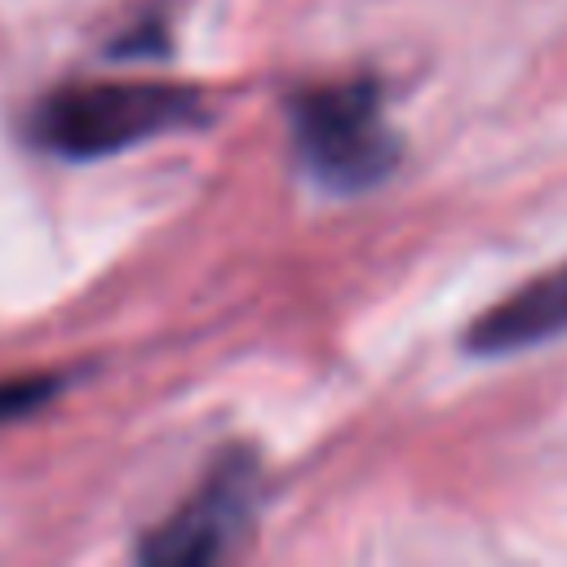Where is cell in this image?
Returning a JSON list of instances; mask_svg holds the SVG:
<instances>
[{
  "label": "cell",
  "instance_id": "6da1fadb",
  "mask_svg": "<svg viewBox=\"0 0 567 567\" xmlns=\"http://www.w3.org/2000/svg\"><path fill=\"white\" fill-rule=\"evenodd\" d=\"M204 97L164 80H84L44 93L27 120L35 146L62 159H102L204 124Z\"/></svg>",
  "mask_w": 567,
  "mask_h": 567
},
{
  "label": "cell",
  "instance_id": "7a4b0ae2",
  "mask_svg": "<svg viewBox=\"0 0 567 567\" xmlns=\"http://www.w3.org/2000/svg\"><path fill=\"white\" fill-rule=\"evenodd\" d=\"M288 128L306 173L337 195L372 190L399 168L403 155L372 75L297 89L288 97Z\"/></svg>",
  "mask_w": 567,
  "mask_h": 567
},
{
  "label": "cell",
  "instance_id": "3957f363",
  "mask_svg": "<svg viewBox=\"0 0 567 567\" xmlns=\"http://www.w3.org/2000/svg\"><path fill=\"white\" fill-rule=\"evenodd\" d=\"M257 501H261V465H257V456L248 447H226L208 465L204 483L164 523H155L142 536L137 558L151 563V567H204V563H217L248 532Z\"/></svg>",
  "mask_w": 567,
  "mask_h": 567
},
{
  "label": "cell",
  "instance_id": "277c9868",
  "mask_svg": "<svg viewBox=\"0 0 567 567\" xmlns=\"http://www.w3.org/2000/svg\"><path fill=\"white\" fill-rule=\"evenodd\" d=\"M554 337H567V261L523 279L514 292L483 306L461 332V346L478 359H492V354L545 346Z\"/></svg>",
  "mask_w": 567,
  "mask_h": 567
},
{
  "label": "cell",
  "instance_id": "5b68a950",
  "mask_svg": "<svg viewBox=\"0 0 567 567\" xmlns=\"http://www.w3.org/2000/svg\"><path fill=\"white\" fill-rule=\"evenodd\" d=\"M168 53V13L164 9H146L137 22H128L120 31V40H111V58H159Z\"/></svg>",
  "mask_w": 567,
  "mask_h": 567
},
{
  "label": "cell",
  "instance_id": "8992f818",
  "mask_svg": "<svg viewBox=\"0 0 567 567\" xmlns=\"http://www.w3.org/2000/svg\"><path fill=\"white\" fill-rule=\"evenodd\" d=\"M58 394V377H13L0 381V425L40 412Z\"/></svg>",
  "mask_w": 567,
  "mask_h": 567
}]
</instances>
